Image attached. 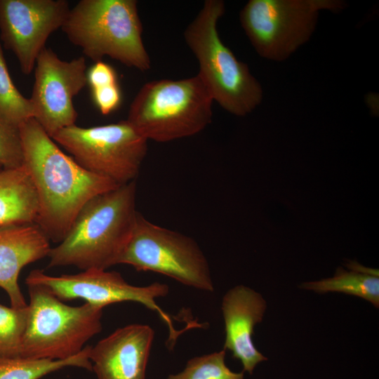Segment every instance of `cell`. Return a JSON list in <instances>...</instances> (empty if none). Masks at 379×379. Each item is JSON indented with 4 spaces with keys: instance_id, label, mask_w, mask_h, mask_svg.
Wrapping results in <instances>:
<instances>
[{
    "instance_id": "4",
    "label": "cell",
    "mask_w": 379,
    "mask_h": 379,
    "mask_svg": "<svg viewBox=\"0 0 379 379\" xmlns=\"http://www.w3.org/2000/svg\"><path fill=\"white\" fill-rule=\"evenodd\" d=\"M135 0H81L61 29L95 62L105 56L141 72L150 69Z\"/></svg>"
},
{
    "instance_id": "21",
    "label": "cell",
    "mask_w": 379,
    "mask_h": 379,
    "mask_svg": "<svg viewBox=\"0 0 379 379\" xmlns=\"http://www.w3.org/2000/svg\"><path fill=\"white\" fill-rule=\"evenodd\" d=\"M28 309H16L0 304V359L20 357Z\"/></svg>"
},
{
    "instance_id": "10",
    "label": "cell",
    "mask_w": 379,
    "mask_h": 379,
    "mask_svg": "<svg viewBox=\"0 0 379 379\" xmlns=\"http://www.w3.org/2000/svg\"><path fill=\"white\" fill-rule=\"evenodd\" d=\"M29 283L46 286L60 300L83 299L86 302L102 309L114 303L138 302L159 315L168 326L170 339L173 344L180 333L175 329L170 316L156 301L157 298L168 295L169 287L166 284L154 282L145 286H133L117 272L97 269L59 277L46 274L42 270H34L25 279V284Z\"/></svg>"
},
{
    "instance_id": "16",
    "label": "cell",
    "mask_w": 379,
    "mask_h": 379,
    "mask_svg": "<svg viewBox=\"0 0 379 379\" xmlns=\"http://www.w3.org/2000/svg\"><path fill=\"white\" fill-rule=\"evenodd\" d=\"M38 211L36 192L25 168L0 170V227L34 223Z\"/></svg>"
},
{
    "instance_id": "20",
    "label": "cell",
    "mask_w": 379,
    "mask_h": 379,
    "mask_svg": "<svg viewBox=\"0 0 379 379\" xmlns=\"http://www.w3.org/2000/svg\"><path fill=\"white\" fill-rule=\"evenodd\" d=\"M226 350L190 359L185 368L166 379H244V372H234L225 364Z\"/></svg>"
},
{
    "instance_id": "1",
    "label": "cell",
    "mask_w": 379,
    "mask_h": 379,
    "mask_svg": "<svg viewBox=\"0 0 379 379\" xmlns=\"http://www.w3.org/2000/svg\"><path fill=\"white\" fill-rule=\"evenodd\" d=\"M23 164L35 187V224L50 241L63 240L80 210L91 198L119 186L91 173L63 152L36 121L20 124Z\"/></svg>"
},
{
    "instance_id": "14",
    "label": "cell",
    "mask_w": 379,
    "mask_h": 379,
    "mask_svg": "<svg viewBox=\"0 0 379 379\" xmlns=\"http://www.w3.org/2000/svg\"><path fill=\"white\" fill-rule=\"evenodd\" d=\"M225 323L224 350L239 360L243 371L253 374L255 366L267 359L255 347L252 336L255 326L262 320L266 302L254 290L239 285L224 295L221 306Z\"/></svg>"
},
{
    "instance_id": "2",
    "label": "cell",
    "mask_w": 379,
    "mask_h": 379,
    "mask_svg": "<svg viewBox=\"0 0 379 379\" xmlns=\"http://www.w3.org/2000/svg\"><path fill=\"white\" fill-rule=\"evenodd\" d=\"M135 198V180L91 198L63 240L51 248L48 267L87 270L117 265L138 213Z\"/></svg>"
},
{
    "instance_id": "25",
    "label": "cell",
    "mask_w": 379,
    "mask_h": 379,
    "mask_svg": "<svg viewBox=\"0 0 379 379\" xmlns=\"http://www.w3.org/2000/svg\"><path fill=\"white\" fill-rule=\"evenodd\" d=\"M0 168H1V166H0Z\"/></svg>"
},
{
    "instance_id": "9",
    "label": "cell",
    "mask_w": 379,
    "mask_h": 379,
    "mask_svg": "<svg viewBox=\"0 0 379 379\" xmlns=\"http://www.w3.org/2000/svg\"><path fill=\"white\" fill-rule=\"evenodd\" d=\"M51 138L86 171L119 185L135 180L147 152V140L126 119L92 127L76 124Z\"/></svg>"
},
{
    "instance_id": "5",
    "label": "cell",
    "mask_w": 379,
    "mask_h": 379,
    "mask_svg": "<svg viewBox=\"0 0 379 379\" xmlns=\"http://www.w3.org/2000/svg\"><path fill=\"white\" fill-rule=\"evenodd\" d=\"M213 102L197 74L152 81L135 96L126 120L147 140L169 142L194 135L211 124Z\"/></svg>"
},
{
    "instance_id": "6",
    "label": "cell",
    "mask_w": 379,
    "mask_h": 379,
    "mask_svg": "<svg viewBox=\"0 0 379 379\" xmlns=\"http://www.w3.org/2000/svg\"><path fill=\"white\" fill-rule=\"evenodd\" d=\"M29 301L20 357L66 359L102 330V308L66 305L46 286L26 284Z\"/></svg>"
},
{
    "instance_id": "8",
    "label": "cell",
    "mask_w": 379,
    "mask_h": 379,
    "mask_svg": "<svg viewBox=\"0 0 379 379\" xmlns=\"http://www.w3.org/2000/svg\"><path fill=\"white\" fill-rule=\"evenodd\" d=\"M118 264L159 273L204 291H214L207 258L197 241L154 224L138 211Z\"/></svg>"
},
{
    "instance_id": "22",
    "label": "cell",
    "mask_w": 379,
    "mask_h": 379,
    "mask_svg": "<svg viewBox=\"0 0 379 379\" xmlns=\"http://www.w3.org/2000/svg\"><path fill=\"white\" fill-rule=\"evenodd\" d=\"M23 153L19 128L0 120V166L18 168L22 166Z\"/></svg>"
},
{
    "instance_id": "3",
    "label": "cell",
    "mask_w": 379,
    "mask_h": 379,
    "mask_svg": "<svg viewBox=\"0 0 379 379\" xmlns=\"http://www.w3.org/2000/svg\"><path fill=\"white\" fill-rule=\"evenodd\" d=\"M225 11L223 1H205L185 29L184 39L198 61L197 75L213 101L242 117L260 104L263 92L248 65L237 59L219 36L217 25Z\"/></svg>"
},
{
    "instance_id": "17",
    "label": "cell",
    "mask_w": 379,
    "mask_h": 379,
    "mask_svg": "<svg viewBox=\"0 0 379 379\" xmlns=\"http://www.w3.org/2000/svg\"><path fill=\"white\" fill-rule=\"evenodd\" d=\"M90 346L66 359H32L26 357L1 358L0 379H40L67 367L92 371L88 358Z\"/></svg>"
},
{
    "instance_id": "11",
    "label": "cell",
    "mask_w": 379,
    "mask_h": 379,
    "mask_svg": "<svg viewBox=\"0 0 379 379\" xmlns=\"http://www.w3.org/2000/svg\"><path fill=\"white\" fill-rule=\"evenodd\" d=\"M86 72L84 57L65 61L46 47L39 53L29 100L33 119L51 138L60 130L75 125L78 114L73 98L87 84Z\"/></svg>"
},
{
    "instance_id": "7",
    "label": "cell",
    "mask_w": 379,
    "mask_h": 379,
    "mask_svg": "<svg viewBox=\"0 0 379 379\" xmlns=\"http://www.w3.org/2000/svg\"><path fill=\"white\" fill-rule=\"evenodd\" d=\"M341 0H250L241 10V25L257 53L283 61L314 32L320 11L338 12Z\"/></svg>"
},
{
    "instance_id": "23",
    "label": "cell",
    "mask_w": 379,
    "mask_h": 379,
    "mask_svg": "<svg viewBox=\"0 0 379 379\" xmlns=\"http://www.w3.org/2000/svg\"><path fill=\"white\" fill-rule=\"evenodd\" d=\"M91 93L93 102L103 115L114 112L121 104L122 95L118 84L91 89Z\"/></svg>"
},
{
    "instance_id": "19",
    "label": "cell",
    "mask_w": 379,
    "mask_h": 379,
    "mask_svg": "<svg viewBox=\"0 0 379 379\" xmlns=\"http://www.w3.org/2000/svg\"><path fill=\"white\" fill-rule=\"evenodd\" d=\"M33 117L29 98L21 94L11 77L0 43V120L19 128L22 123Z\"/></svg>"
},
{
    "instance_id": "24",
    "label": "cell",
    "mask_w": 379,
    "mask_h": 379,
    "mask_svg": "<svg viewBox=\"0 0 379 379\" xmlns=\"http://www.w3.org/2000/svg\"><path fill=\"white\" fill-rule=\"evenodd\" d=\"M87 84L91 89L118 84L115 69L109 64L98 61L95 62L86 72Z\"/></svg>"
},
{
    "instance_id": "13",
    "label": "cell",
    "mask_w": 379,
    "mask_h": 379,
    "mask_svg": "<svg viewBox=\"0 0 379 379\" xmlns=\"http://www.w3.org/2000/svg\"><path fill=\"white\" fill-rule=\"evenodd\" d=\"M154 338L153 328L146 324L116 329L90 346L92 371L97 379H145Z\"/></svg>"
},
{
    "instance_id": "18",
    "label": "cell",
    "mask_w": 379,
    "mask_h": 379,
    "mask_svg": "<svg viewBox=\"0 0 379 379\" xmlns=\"http://www.w3.org/2000/svg\"><path fill=\"white\" fill-rule=\"evenodd\" d=\"M301 287L320 293L340 292L356 295L379 307L378 276L338 267L333 277L306 282Z\"/></svg>"
},
{
    "instance_id": "12",
    "label": "cell",
    "mask_w": 379,
    "mask_h": 379,
    "mask_svg": "<svg viewBox=\"0 0 379 379\" xmlns=\"http://www.w3.org/2000/svg\"><path fill=\"white\" fill-rule=\"evenodd\" d=\"M70 8L66 0H0V39L29 74L49 36L61 28Z\"/></svg>"
},
{
    "instance_id": "15",
    "label": "cell",
    "mask_w": 379,
    "mask_h": 379,
    "mask_svg": "<svg viewBox=\"0 0 379 379\" xmlns=\"http://www.w3.org/2000/svg\"><path fill=\"white\" fill-rule=\"evenodd\" d=\"M50 240L35 223L0 227V287L16 309L27 306L18 284L22 269L48 256Z\"/></svg>"
}]
</instances>
